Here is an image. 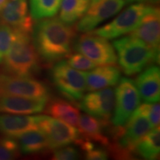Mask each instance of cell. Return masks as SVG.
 <instances>
[{
	"label": "cell",
	"instance_id": "obj_22",
	"mask_svg": "<svg viewBox=\"0 0 160 160\" xmlns=\"http://www.w3.org/2000/svg\"><path fill=\"white\" fill-rule=\"evenodd\" d=\"M135 153L148 160L157 159L160 153L159 127L151 130L135 147Z\"/></svg>",
	"mask_w": 160,
	"mask_h": 160
},
{
	"label": "cell",
	"instance_id": "obj_2",
	"mask_svg": "<svg viewBox=\"0 0 160 160\" xmlns=\"http://www.w3.org/2000/svg\"><path fill=\"white\" fill-rule=\"evenodd\" d=\"M113 46L121 70L127 76L137 74L151 64L159 62V50L131 35L116 39Z\"/></svg>",
	"mask_w": 160,
	"mask_h": 160
},
{
	"label": "cell",
	"instance_id": "obj_20",
	"mask_svg": "<svg viewBox=\"0 0 160 160\" xmlns=\"http://www.w3.org/2000/svg\"><path fill=\"white\" fill-rule=\"evenodd\" d=\"M11 137L17 142L19 150L24 153H39L50 150L47 138L38 128Z\"/></svg>",
	"mask_w": 160,
	"mask_h": 160
},
{
	"label": "cell",
	"instance_id": "obj_30",
	"mask_svg": "<svg viewBox=\"0 0 160 160\" xmlns=\"http://www.w3.org/2000/svg\"><path fill=\"white\" fill-rule=\"evenodd\" d=\"M85 158L88 160H106L108 159V153L105 150L96 148V146L91 149L85 151Z\"/></svg>",
	"mask_w": 160,
	"mask_h": 160
},
{
	"label": "cell",
	"instance_id": "obj_15",
	"mask_svg": "<svg viewBox=\"0 0 160 160\" xmlns=\"http://www.w3.org/2000/svg\"><path fill=\"white\" fill-rule=\"evenodd\" d=\"M135 85L145 102H158L160 99V70L157 65H150L140 72Z\"/></svg>",
	"mask_w": 160,
	"mask_h": 160
},
{
	"label": "cell",
	"instance_id": "obj_18",
	"mask_svg": "<svg viewBox=\"0 0 160 160\" xmlns=\"http://www.w3.org/2000/svg\"><path fill=\"white\" fill-rule=\"evenodd\" d=\"M108 125V122L83 113L79 117L77 128H79V135L83 139L99 143L102 146H109L111 144L110 139L104 132Z\"/></svg>",
	"mask_w": 160,
	"mask_h": 160
},
{
	"label": "cell",
	"instance_id": "obj_3",
	"mask_svg": "<svg viewBox=\"0 0 160 160\" xmlns=\"http://www.w3.org/2000/svg\"><path fill=\"white\" fill-rule=\"evenodd\" d=\"M9 74L31 77L39 73V57L29 33L21 32L3 59Z\"/></svg>",
	"mask_w": 160,
	"mask_h": 160
},
{
	"label": "cell",
	"instance_id": "obj_21",
	"mask_svg": "<svg viewBox=\"0 0 160 160\" xmlns=\"http://www.w3.org/2000/svg\"><path fill=\"white\" fill-rule=\"evenodd\" d=\"M46 113L51 117L61 120L75 128H78L80 113L79 109L61 99H53L46 104L45 109Z\"/></svg>",
	"mask_w": 160,
	"mask_h": 160
},
{
	"label": "cell",
	"instance_id": "obj_29",
	"mask_svg": "<svg viewBox=\"0 0 160 160\" xmlns=\"http://www.w3.org/2000/svg\"><path fill=\"white\" fill-rule=\"evenodd\" d=\"M80 157L79 152L77 149L70 146L59 148L56 149L52 156V159L54 160H75Z\"/></svg>",
	"mask_w": 160,
	"mask_h": 160
},
{
	"label": "cell",
	"instance_id": "obj_7",
	"mask_svg": "<svg viewBox=\"0 0 160 160\" xmlns=\"http://www.w3.org/2000/svg\"><path fill=\"white\" fill-rule=\"evenodd\" d=\"M116 88L115 103L111 122L114 126H123L141 102V97L134 82L127 77L120 78Z\"/></svg>",
	"mask_w": 160,
	"mask_h": 160
},
{
	"label": "cell",
	"instance_id": "obj_4",
	"mask_svg": "<svg viewBox=\"0 0 160 160\" xmlns=\"http://www.w3.org/2000/svg\"><path fill=\"white\" fill-rule=\"evenodd\" d=\"M152 129L148 119L135 111L125 125L113 128L112 134L114 142L109 145L111 152L120 159L133 157L137 144Z\"/></svg>",
	"mask_w": 160,
	"mask_h": 160
},
{
	"label": "cell",
	"instance_id": "obj_8",
	"mask_svg": "<svg viewBox=\"0 0 160 160\" xmlns=\"http://www.w3.org/2000/svg\"><path fill=\"white\" fill-rule=\"evenodd\" d=\"M73 49L93 61L97 65H115L117 58L113 45L107 39L88 32L73 43Z\"/></svg>",
	"mask_w": 160,
	"mask_h": 160
},
{
	"label": "cell",
	"instance_id": "obj_25",
	"mask_svg": "<svg viewBox=\"0 0 160 160\" xmlns=\"http://www.w3.org/2000/svg\"><path fill=\"white\" fill-rule=\"evenodd\" d=\"M21 32L10 25L0 24V63Z\"/></svg>",
	"mask_w": 160,
	"mask_h": 160
},
{
	"label": "cell",
	"instance_id": "obj_5",
	"mask_svg": "<svg viewBox=\"0 0 160 160\" xmlns=\"http://www.w3.org/2000/svg\"><path fill=\"white\" fill-rule=\"evenodd\" d=\"M87 73L70 66L65 60L57 62L51 70L52 81L66 99L79 102L86 91Z\"/></svg>",
	"mask_w": 160,
	"mask_h": 160
},
{
	"label": "cell",
	"instance_id": "obj_34",
	"mask_svg": "<svg viewBox=\"0 0 160 160\" xmlns=\"http://www.w3.org/2000/svg\"><path fill=\"white\" fill-rule=\"evenodd\" d=\"M156 1H157V0H156Z\"/></svg>",
	"mask_w": 160,
	"mask_h": 160
},
{
	"label": "cell",
	"instance_id": "obj_33",
	"mask_svg": "<svg viewBox=\"0 0 160 160\" xmlns=\"http://www.w3.org/2000/svg\"><path fill=\"white\" fill-rule=\"evenodd\" d=\"M91 1H93V2H95V1H97V0H91Z\"/></svg>",
	"mask_w": 160,
	"mask_h": 160
},
{
	"label": "cell",
	"instance_id": "obj_17",
	"mask_svg": "<svg viewBox=\"0 0 160 160\" xmlns=\"http://www.w3.org/2000/svg\"><path fill=\"white\" fill-rule=\"evenodd\" d=\"M121 78V71L115 65H101L88 72L86 77V91L91 92L114 86Z\"/></svg>",
	"mask_w": 160,
	"mask_h": 160
},
{
	"label": "cell",
	"instance_id": "obj_11",
	"mask_svg": "<svg viewBox=\"0 0 160 160\" xmlns=\"http://www.w3.org/2000/svg\"><path fill=\"white\" fill-rule=\"evenodd\" d=\"M125 0H97L90 4L88 9L76 26L78 31L88 33L122 9Z\"/></svg>",
	"mask_w": 160,
	"mask_h": 160
},
{
	"label": "cell",
	"instance_id": "obj_10",
	"mask_svg": "<svg viewBox=\"0 0 160 160\" xmlns=\"http://www.w3.org/2000/svg\"><path fill=\"white\" fill-rule=\"evenodd\" d=\"M0 94L48 99L49 91L43 83L31 77L0 73Z\"/></svg>",
	"mask_w": 160,
	"mask_h": 160
},
{
	"label": "cell",
	"instance_id": "obj_14",
	"mask_svg": "<svg viewBox=\"0 0 160 160\" xmlns=\"http://www.w3.org/2000/svg\"><path fill=\"white\" fill-rule=\"evenodd\" d=\"M48 100V99L0 94V113L23 115L41 113L45 109Z\"/></svg>",
	"mask_w": 160,
	"mask_h": 160
},
{
	"label": "cell",
	"instance_id": "obj_32",
	"mask_svg": "<svg viewBox=\"0 0 160 160\" xmlns=\"http://www.w3.org/2000/svg\"><path fill=\"white\" fill-rule=\"evenodd\" d=\"M127 2H142V1H145V0H125Z\"/></svg>",
	"mask_w": 160,
	"mask_h": 160
},
{
	"label": "cell",
	"instance_id": "obj_27",
	"mask_svg": "<svg viewBox=\"0 0 160 160\" xmlns=\"http://www.w3.org/2000/svg\"><path fill=\"white\" fill-rule=\"evenodd\" d=\"M136 111L142 113L148 119L149 122L153 126V128L159 127L160 123V105L159 103L154 102L140 104Z\"/></svg>",
	"mask_w": 160,
	"mask_h": 160
},
{
	"label": "cell",
	"instance_id": "obj_28",
	"mask_svg": "<svg viewBox=\"0 0 160 160\" xmlns=\"http://www.w3.org/2000/svg\"><path fill=\"white\" fill-rule=\"evenodd\" d=\"M67 62L73 68L82 71H91L97 66L93 61L79 53H71L68 57Z\"/></svg>",
	"mask_w": 160,
	"mask_h": 160
},
{
	"label": "cell",
	"instance_id": "obj_6",
	"mask_svg": "<svg viewBox=\"0 0 160 160\" xmlns=\"http://www.w3.org/2000/svg\"><path fill=\"white\" fill-rule=\"evenodd\" d=\"M153 9V7L144 3H137L124 10L109 23L91 31L107 39H117L133 31L144 17Z\"/></svg>",
	"mask_w": 160,
	"mask_h": 160
},
{
	"label": "cell",
	"instance_id": "obj_16",
	"mask_svg": "<svg viewBox=\"0 0 160 160\" xmlns=\"http://www.w3.org/2000/svg\"><path fill=\"white\" fill-rule=\"evenodd\" d=\"M129 33L132 37L142 40L152 48L159 50V9L157 8H153L151 11L144 17L139 25Z\"/></svg>",
	"mask_w": 160,
	"mask_h": 160
},
{
	"label": "cell",
	"instance_id": "obj_31",
	"mask_svg": "<svg viewBox=\"0 0 160 160\" xmlns=\"http://www.w3.org/2000/svg\"><path fill=\"white\" fill-rule=\"evenodd\" d=\"M6 2H7V0H0V11L4 7V5H5Z\"/></svg>",
	"mask_w": 160,
	"mask_h": 160
},
{
	"label": "cell",
	"instance_id": "obj_12",
	"mask_svg": "<svg viewBox=\"0 0 160 160\" xmlns=\"http://www.w3.org/2000/svg\"><path fill=\"white\" fill-rule=\"evenodd\" d=\"M91 92L80 100L79 108L87 114L108 122L114 108V91L112 88H106Z\"/></svg>",
	"mask_w": 160,
	"mask_h": 160
},
{
	"label": "cell",
	"instance_id": "obj_23",
	"mask_svg": "<svg viewBox=\"0 0 160 160\" xmlns=\"http://www.w3.org/2000/svg\"><path fill=\"white\" fill-rule=\"evenodd\" d=\"M89 6V0H62L59 19L67 25H72L83 17Z\"/></svg>",
	"mask_w": 160,
	"mask_h": 160
},
{
	"label": "cell",
	"instance_id": "obj_26",
	"mask_svg": "<svg viewBox=\"0 0 160 160\" xmlns=\"http://www.w3.org/2000/svg\"><path fill=\"white\" fill-rule=\"evenodd\" d=\"M19 155V145L13 137H0V160L14 159Z\"/></svg>",
	"mask_w": 160,
	"mask_h": 160
},
{
	"label": "cell",
	"instance_id": "obj_19",
	"mask_svg": "<svg viewBox=\"0 0 160 160\" xmlns=\"http://www.w3.org/2000/svg\"><path fill=\"white\" fill-rule=\"evenodd\" d=\"M37 128V116L0 115V133L14 137L29 130Z\"/></svg>",
	"mask_w": 160,
	"mask_h": 160
},
{
	"label": "cell",
	"instance_id": "obj_1",
	"mask_svg": "<svg viewBox=\"0 0 160 160\" xmlns=\"http://www.w3.org/2000/svg\"><path fill=\"white\" fill-rule=\"evenodd\" d=\"M32 32L33 45L45 63L53 65L71 53L76 32L59 18L42 19Z\"/></svg>",
	"mask_w": 160,
	"mask_h": 160
},
{
	"label": "cell",
	"instance_id": "obj_9",
	"mask_svg": "<svg viewBox=\"0 0 160 160\" xmlns=\"http://www.w3.org/2000/svg\"><path fill=\"white\" fill-rule=\"evenodd\" d=\"M37 128L45 135L50 150H56L75 143L79 138L77 128L48 116H37Z\"/></svg>",
	"mask_w": 160,
	"mask_h": 160
},
{
	"label": "cell",
	"instance_id": "obj_24",
	"mask_svg": "<svg viewBox=\"0 0 160 160\" xmlns=\"http://www.w3.org/2000/svg\"><path fill=\"white\" fill-rule=\"evenodd\" d=\"M62 0H30L31 16L33 19L53 17L59 11Z\"/></svg>",
	"mask_w": 160,
	"mask_h": 160
},
{
	"label": "cell",
	"instance_id": "obj_13",
	"mask_svg": "<svg viewBox=\"0 0 160 160\" xmlns=\"http://www.w3.org/2000/svg\"><path fill=\"white\" fill-rule=\"evenodd\" d=\"M0 21L1 23L29 34L33 29V18L28 14L27 0L6 2L0 11Z\"/></svg>",
	"mask_w": 160,
	"mask_h": 160
}]
</instances>
